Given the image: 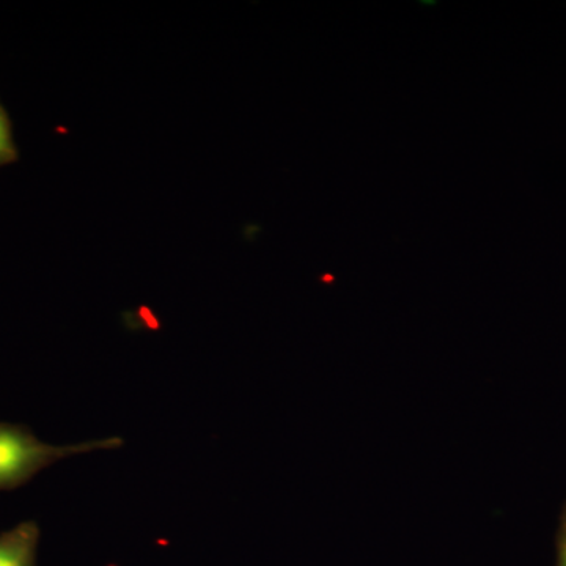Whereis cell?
I'll return each instance as SVG.
<instances>
[{
  "label": "cell",
  "mask_w": 566,
  "mask_h": 566,
  "mask_svg": "<svg viewBox=\"0 0 566 566\" xmlns=\"http://www.w3.org/2000/svg\"><path fill=\"white\" fill-rule=\"evenodd\" d=\"M17 158L14 150L13 136H11V126L6 111L0 106V166L13 161Z\"/></svg>",
  "instance_id": "3957f363"
},
{
  "label": "cell",
  "mask_w": 566,
  "mask_h": 566,
  "mask_svg": "<svg viewBox=\"0 0 566 566\" xmlns=\"http://www.w3.org/2000/svg\"><path fill=\"white\" fill-rule=\"evenodd\" d=\"M40 527L33 521L0 534V566H35Z\"/></svg>",
  "instance_id": "7a4b0ae2"
},
{
  "label": "cell",
  "mask_w": 566,
  "mask_h": 566,
  "mask_svg": "<svg viewBox=\"0 0 566 566\" xmlns=\"http://www.w3.org/2000/svg\"><path fill=\"white\" fill-rule=\"evenodd\" d=\"M122 446L123 441L117 436L81 444L51 446L41 442L24 424L0 422V491L25 485L43 469L65 458L95 450L120 449Z\"/></svg>",
  "instance_id": "6da1fadb"
},
{
  "label": "cell",
  "mask_w": 566,
  "mask_h": 566,
  "mask_svg": "<svg viewBox=\"0 0 566 566\" xmlns=\"http://www.w3.org/2000/svg\"><path fill=\"white\" fill-rule=\"evenodd\" d=\"M564 566H566V546H565V553H564Z\"/></svg>",
  "instance_id": "277c9868"
}]
</instances>
